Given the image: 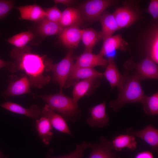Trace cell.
Returning <instances> with one entry per match:
<instances>
[{
	"label": "cell",
	"mask_w": 158,
	"mask_h": 158,
	"mask_svg": "<svg viewBox=\"0 0 158 158\" xmlns=\"http://www.w3.org/2000/svg\"><path fill=\"white\" fill-rule=\"evenodd\" d=\"M10 55L16 61L18 70L24 71L28 77L31 86L42 88L49 83L50 76L44 74L45 56L32 53L29 48L26 46L22 49L15 48Z\"/></svg>",
	"instance_id": "6da1fadb"
},
{
	"label": "cell",
	"mask_w": 158,
	"mask_h": 158,
	"mask_svg": "<svg viewBox=\"0 0 158 158\" xmlns=\"http://www.w3.org/2000/svg\"><path fill=\"white\" fill-rule=\"evenodd\" d=\"M123 79L117 87L118 93L117 98L111 101L109 107L117 112L126 104L142 103L146 96L142 87L141 81L134 73L126 71Z\"/></svg>",
	"instance_id": "7a4b0ae2"
},
{
	"label": "cell",
	"mask_w": 158,
	"mask_h": 158,
	"mask_svg": "<svg viewBox=\"0 0 158 158\" xmlns=\"http://www.w3.org/2000/svg\"><path fill=\"white\" fill-rule=\"evenodd\" d=\"M34 98H40L44 100L51 109L60 113L66 121L75 122L79 119L81 112L77 102L63 92L49 95H37L34 94Z\"/></svg>",
	"instance_id": "3957f363"
},
{
	"label": "cell",
	"mask_w": 158,
	"mask_h": 158,
	"mask_svg": "<svg viewBox=\"0 0 158 158\" xmlns=\"http://www.w3.org/2000/svg\"><path fill=\"white\" fill-rule=\"evenodd\" d=\"M74 49H71L65 57L59 62L54 63L50 59L45 60V71H51L54 81L60 87V92H63L74 62L73 53Z\"/></svg>",
	"instance_id": "277c9868"
},
{
	"label": "cell",
	"mask_w": 158,
	"mask_h": 158,
	"mask_svg": "<svg viewBox=\"0 0 158 158\" xmlns=\"http://www.w3.org/2000/svg\"><path fill=\"white\" fill-rule=\"evenodd\" d=\"M120 2L117 0H88L81 4L78 9L83 20L91 23L99 20L107 8Z\"/></svg>",
	"instance_id": "5b68a950"
},
{
	"label": "cell",
	"mask_w": 158,
	"mask_h": 158,
	"mask_svg": "<svg viewBox=\"0 0 158 158\" xmlns=\"http://www.w3.org/2000/svg\"><path fill=\"white\" fill-rule=\"evenodd\" d=\"M148 56L142 61L135 62L132 59L124 63L126 71L134 73L141 81L148 79H157L158 67L157 65Z\"/></svg>",
	"instance_id": "8992f818"
},
{
	"label": "cell",
	"mask_w": 158,
	"mask_h": 158,
	"mask_svg": "<svg viewBox=\"0 0 158 158\" xmlns=\"http://www.w3.org/2000/svg\"><path fill=\"white\" fill-rule=\"evenodd\" d=\"M113 13L119 29L129 27L138 20L141 15L140 8L132 1L125 3Z\"/></svg>",
	"instance_id": "52a82bcc"
},
{
	"label": "cell",
	"mask_w": 158,
	"mask_h": 158,
	"mask_svg": "<svg viewBox=\"0 0 158 158\" xmlns=\"http://www.w3.org/2000/svg\"><path fill=\"white\" fill-rule=\"evenodd\" d=\"M106 103L105 101L90 109V117L86 119L90 126L101 128L108 125L109 118L106 112Z\"/></svg>",
	"instance_id": "ba28073f"
},
{
	"label": "cell",
	"mask_w": 158,
	"mask_h": 158,
	"mask_svg": "<svg viewBox=\"0 0 158 158\" xmlns=\"http://www.w3.org/2000/svg\"><path fill=\"white\" fill-rule=\"evenodd\" d=\"M103 76L102 73L94 68L75 67L73 66L64 87L74 85L80 80L92 78H100Z\"/></svg>",
	"instance_id": "9c48e42d"
},
{
	"label": "cell",
	"mask_w": 158,
	"mask_h": 158,
	"mask_svg": "<svg viewBox=\"0 0 158 158\" xmlns=\"http://www.w3.org/2000/svg\"><path fill=\"white\" fill-rule=\"evenodd\" d=\"M108 63V60L99 54H96L85 51L78 57L73 66L87 68L97 66L106 67Z\"/></svg>",
	"instance_id": "30bf717a"
},
{
	"label": "cell",
	"mask_w": 158,
	"mask_h": 158,
	"mask_svg": "<svg viewBox=\"0 0 158 158\" xmlns=\"http://www.w3.org/2000/svg\"><path fill=\"white\" fill-rule=\"evenodd\" d=\"M55 111L46 104L43 108L41 115L47 118L52 126L56 130L73 136L65 120L61 115Z\"/></svg>",
	"instance_id": "8fae6325"
},
{
	"label": "cell",
	"mask_w": 158,
	"mask_h": 158,
	"mask_svg": "<svg viewBox=\"0 0 158 158\" xmlns=\"http://www.w3.org/2000/svg\"><path fill=\"white\" fill-rule=\"evenodd\" d=\"M82 29L78 26H71L63 28L59 35L61 42L71 49L77 47L81 40Z\"/></svg>",
	"instance_id": "7c38bea8"
},
{
	"label": "cell",
	"mask_w": 158,
	"mask_h": 158,
	"mask_svg": "<svg viewBox=\"0 0 158 158\" xmlns=\"http://www.w3.org/2000/svg\"><path fill=\"white\" fill-rule=\"evenodd\" d=\"M127 134L141 138L150 145L156 152L158 150V130L151 125L139 131H135L130 128L126 130Z\"/></svg>",
	"instance_id": "4fadbf2b"
},
{
	"label": "cell",
	"mask_w": 158,
	"mask_h": 158,
	"mask_svg": "<svg viewBox=\"0 0 158 158\" xmlns=\"http://www.w3.org/2000/svg\"><path fill=\"white\" fill-rule=\"evenodd\" d=\"M98 143L92 144V152L88 158H119L112 151L113 149L111 141L103 136L99 138Z\"/></svg>",
	"instance_id": "5bb4252c"
},
{
	"label": "cell",
	"mask_w": 158,
	"mask_h": 158,
	"mask_svg": "<svg viewBox=\"0 0 158 158\" xmlns=\"http://www.w3.org/2000/svg\"><path fill=\"white\" fill-rule=\"evenodd\" d=\"M30 85L28 77L25 75L17 80L10 83L3 95L5 98L31 92Z\"/></svg>",
	"instance_id": "9a60e30c"
},
{
	"label": "cell",
	"mask_w": 158,
	"mask_h": 158,
	"mask_svg": "<svg viewBox=\"0 0 158 158\" xmlns=\"http://www.w3.org/2000/svg\"><path fill=\"white\" fill-rule=\"evenodd\" d=\"M128 43L123 39L121 35L118 34L107 38L103 41L102 48L98 54L104 57L118 50L125 51Z\"/></svg>",
	"instance_id": "2e32d148"
},
{
	"label": "cell",
	"mask_w": 158,
	"mask_h": 158,
	"mask_svg": "<svg viewBox=\"0 0 158 158\" xmlns=\"http://www.w3.org/2000/svg\"><path fill=\"white\" fill-rule=\"evenodd\" d=\"M98 79L90 78L81 80L75 84L72 93L73 99L77 102L80 99L94 90L99 84Z\"/></svg>",
	"instance_id": "e0dca14e"
},
{
	"label": "cell",
	"mask_w": 158,
	"mask_h": 158,
	"mask_svg": "<svg viewBox=\"0 0 158 158\" xmlns=\"http://www.w3.org/2000/svg\"><path fill=\"white\" fill-rule=\"evenodd\" d=\"M3 108L11 112L25 115L37 119L41 114V111L37 105H31L28 108H25L16 103L6 102L0 104Z\"/></svg>",
	"instance_id": "ac0fdd59"
},
{
	"label": "cell",
	"mask_w": 158,
	"mask_h": 158,
	"mask_svg": "<svg viewBox=\"0 0 158 158\" xmlns=\"http://www.w3.org/2000/svg\"><path fill=\"white\" fill-rule=\"evenodd\" d=\"M17 8L19 11L22 19L33 21H40L46 18L45 10L37 4L19 6Z\"/></svg>",
	"instance_id": "d6986e66"
},
{
	"label": "cell",
	"mask_w": 158,
	"mask_h": 158,
	"mask_svg": "<svg viewBox=\"0 0 158 158\" xmlns=\"http://www.w3.org/2000/svg\"><path fill=\"white\" fill-rule=\"evenodd\" d=\"M102 26V35L103 41L112 36L119 28L113 13L104 12L99 20Z\"/></svg>",
	"instance_id": "ffe728a7"
},
{
	"label": "cell",
	"mask_w": 158,
	"mask_h": 158,
	"mask_svg": "<svg viewBox=\"0 0 158 158\" xmlns=\"http://www.w3.org/2000/svg\"><path fill=\"white\" fill-rule=\"evenodd\" d=\"M106 69L102 73L111 87V91L115 87H117L121 82L123 77L119 71L112 57L109 58Z\"/></svg>",
	"instance_id": "44dd1931"
},
{
	"label": "cell",
	"mask_w": 158,
	"mask_h": 158,
	"mask_svg": "<svg viewBox=\"0 0 158 158\" xmlns=\"http://www.w3.org/2000/svg\"><path fill=\"white\" fill-rule=\"evenodd\" d=\"M83 20L78 9L68 7L62 12L60 24L63 28L71 26H78Z\"/></svg>",
	"instance_id": "7402d4cb"
},
{
	"label": "cell",
	"mask_w": 158,
	"mask_h": 158,
	"mask_svg": "<svg viewBox=\"0 0 158 158\" xmlns=\"http://www.w3.org/2000/svg\"><path fill=\"white\" fill-rule=\"evenodd\" d=\"M101 39V32L92 28L82 29L81 40L84 45L85 51L92 52L95 46Z\"/></svg>",
	"instance_id": "603a6c76"
},
{
	"label": "cell",
	"mask_w": 158,
	"mask_h": 158,
	"mask_svg": "<svg viewBox=\"0 0 158 158\" xmlns=\"http://www.w3.org/2000/svg\"><path fill=\"white\" fill-rule=\"evenodd\" d=\"M35 126L42 142L46 145H49L52 138L53 133L52 126L48 119L42 116L39 119H37Z\"/></svg>",
	"instance_id": "cb8c5ba5"
},
{
	"label": "cell",
	"mask_w": 158,
	"mask_h": 158,
	"mask_svg": "<svg viewBox=\"0 0 158 158\" xmlns=\"http://www.w3.org/2000/svg\"><path fill=\"white\" fill-rule=\"evenodd\" d=\"M111 142L113 149L116 151H121L124 148L133 151L137 147L135 136L128 134L117 136Z\"/></svg>",
	"instance_id": "d4e9b609"
},
{
	"label": "cell",
	"mask_w": 158,
	"mask_h": 158,
	"mask_svg": "<svg viewBox=\"0 0 158 158\" xmlns=\"http://www.w3.org/2000/svg\"><path fill=\"white\" fill-rule=\"evenodd\" d=\"M63 28L60 24L51 21L45 18L40 21L37 30L41 36L46 37L59 35Z\"/></svg>",
	"instance_id": "484cf974"
},
{
	"label": "cell",
	"mask_w": 158,
	"mask_h": 158,
	"mask_svg": "<svg viewBox=\"0 0 158 158\" xmlns=\"http://www.w3.org/2000/svg\"><path fill=\"white\" fill-rule=\"evenodd\" d=\"M34 37L33 32L28 31L16 34L8 39L7 41L14 46L16 48L22 49L25 47Z\"/></svg>",
	"instance_id": "4316f807"
},
{
	"label": "cell",
	"mask_w": 158,
	"mask_h": 158,
	"mask_svg": "<svg viewBox=\"0 0 158 158\" xmlns=\"http://www.w3.org/2000/svg\"><path fill=\"white\" fill-rule=\"evenodd\" d=\"M141 104L145 112L147 114L155 116L158 114V93L150 96H146Z\"/></svg>",
	"instance_id": "83f0119b"
},
{
	"label": "cell",
	"mask_w": 158,
	"mask_h": 158,
	"mask_svg": "<svg viewBox=\"0 0 158 158\" xmlns=\"http://www.w3.org/2000/svg\"><path fill=\"white\" fill-rule=\"evenodd\" d=\"M150 58L156 64L158 63V30L156 28L151 35L149 49Z\"/></svg>",
	"instance_id": "f1b7e54d"
},
{
	"label": "cell",
	"mask_w": 158,
	"mask_h": 158,
	"mask_svg": "<svg viewBox=\"0 0 158 158\" xmlns=\"http://www.w3.org/2000/svg\"><path fill=\"white\" fill-rule=\"evenodd\" d=\"M92 145L85 141L80 144H77L75 150L69 154L57 157H52L49 154L48 158H82L84 151L87 148H91Z\"/></svg>",
	"instance_id": "f546056e"
},
{
	"label": "cell",
	"mask_w": 158,
	"mask_h": 158,
	"mask_svg": "<svg viewBox=\"0 0 158 158\" xmlns=\"http://www.w3.org/2000/svg\"><path fill=\"white\" fill-rule=\"evenodd\" d=\"M45 11L47 18L51 21L60 24L62 12L56 6L47 8Z\"/></svg>",
	"instance_id": "4dcf8cb0"
},
{
	"label": "cell",
	"mask_w": 158,
	"mask_h": 158,
	"mask_svg": "<svg viewBox=\"0 0 158 158\" xmlns=\"http://www.w3.org/2000/svg\"><path fill=\"white\" fill-rule=\"evenodd\" d=\"M14 1L11 0H0V19L4 18L13 8Z\"/></svg>",
	"instance_id": "1f68e13d"
},
{
	"label": "cell",
	"mask_w": 158,
	"mask_h": 158,
	"mask_svg": "<svg viewBox=\"0 0 158 158\" xmlns=\"http://www.w3.org/2000/svg\"><path fill=\"white\" fill-rule=\"evenodd\" d=\"M146 11L150 13L154 20L158 18V0H151Z\"/></svg>",
	"instance_id": "d6a6232c"
},
{
	"label": "cell",
	"mask_w": 158,
	"mask_h": 158,
	"mask_svg": "<svg viewBox=\"0 0 158 158\" xmlns=\"http://www.w3.org/2000/svg\"><path fill=\"white\" fill-rule=\"evenodd\" d=\"M4 67L12 73L18 71L15 63L11 61H5L0 59V69Z\"/></svg>",
	"instance_id": "836d02e7"
},
{
	"label": "cell",
	"mask_w": 158,
	"mask_h": 158,
	"mask_svg": "<svg viewBox=\"0 0 158 158\" xmlns=\"http://www.w3.org/2000/svg\"><path fill=\"white\" fill-rule=\"evenodd\" d=\"M135 158H154L152 154L148 151H145L138 154Z\"/></svg>",
	"instance_id": "e575fe53"
},
{
	"label": "cell",
	"mask_w": 158,
	"mask_h": 158,
	"mask_svg": "<svg viewBox=\"0 0 158 158\" xmlns=\"http://www.w3.org/2000/svg\"><path fill=\"white\" fill-rule=\"evenodd\" d=\"M76 1L75 0H54V2L55 4H61L65 5H70Z\"/></svg>",
	"instance_id": "d590c367"
},
{
	"label": "cell",
	"mask_w": 158,
	"mask_h": 158,
	"mask_svg": "<svg viewBox=\"0 0 158 158\" xmlns=\"http://www.w3.org/2000/svg\"><path fill=\"white\" fill-rule=\"evenodd\" d=\"M2 157V154L1 152H0V158H1Z\"/></svg>",
	"instance_id": "8d00e7d4"
},
{
	"label": "cell",
	"mask_w": 158,
	"mask_h": 158,
	"mask_svg": "<svg viewBox=\"0 0 158 158\" xmlns=\"http://www.w3.org/2000/svg\"><path fill=\"white\" fill-rule=\"evenodd\" d=\"M0 34H1V33H0Z\"/></svg>",
	"instance_id": "74e56055"
}]
</instances>
